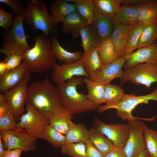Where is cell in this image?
I'll return each mask as SVG.
<instances>
[{"mask_svg":"<svg viewBox=\"0 0 157 157\" xmlns=\"http://www.w3.org/2000/svg\"><path fill=\"white\" fill-rule=\"evenodd\" d=\"M31 78L30 74L17 85L3 93L15 119L19 118L24 113L28 83Z\"/></svg>","mask_w":157,"mask_h":157,"instance_id":"8fae6325","label":"cell"},{"mask_svg":"<svg viewBox=\"0 0 157 157\" xmlns=\"http://www.w3.org/2000/svg\"><path fill=\"white\" fill-rule=\"evenodd\" d=\"M80 36L84 52L88 51L92 47H97L102 41L92 24H88L86 25L81 31Z\"/></svg>","mask_w":157,"mask_h":157,"instance_id":"4316f807","label":"cell"},{"mask_svg":"<svg viewBox=\"0 0 157 157\" xmlns=\"http://www.w3.org/2000/svg\"><path fill=\"white\" fill-rule=\"evenodd\" d=\"M97 48L100 59L104 65L112 62L119 58L115 52L110 37L102 41Z\"/></svg>","mask_w":157,"mask_h":157,"instance_id":"4dcf8cb0","label":"cell"},{"mask_svg":"<svg viewBox=\"0 0 157 157\" xmlns=\"http://www.w3.org/2000/svg\"><path fill=\"white\" fill-rule=\"evenodd\" d=\"M124 57L126 60L125 69L142 63L157 64V41L151 45L138 49Z\"/></svg>","mask_w":157,"mask_h":157,"instance_id":"5bb4252c","label":"cell"},{"mask_svg":"<svg viewBox=\"0 0 157 157\" xmlns=\"http://www.w3.org/2000/svg\"><path fill=\"white\" fill-rule=\"evenodd\" d=\"M85 71L89 78L92 79L101 70L104 65L99 56L97 47H92L83 53L81 58Z\"/></svg>","mask_w":157,"mask_h":157,"instance_id":"ac0fdd59","label":"cell"},{"mask_svg":"<svg viewBox=\"0 0 157 157\" xmlns=\"http://www.w3.org/2000/svg\"><path fill=\"white\" fill-rule=\"evenodd\" d=\"M22 151L18 149H6L4 151L2 157H20Z\"/></svg>","mask_w":157,"mask_h":157,"instance_id":"f6af8a7d","label":"cell"},{"mask_svg":"<svg viewBox=\"0 0 157 157\" xmlns=\"http://www.w3.org/2000/svg\"></svg>","mask_w":157,"mask_h":157,"instance_id":"681fc988","label":"cell"},{"mask_svg":"<svg viewBox=\"0 0 157 157\" xmlns=\"http://www.w3.org/2000/svg\"><path fill=\"white\" fill-rule=\"evenodd\" d=\"M0 137L6 149H18L28 152L37 150L38 138L23 131L16 130L0 132Z\"/></svg>","mask_w":157,"mask_h":157,"instance_id":"30bf717a","label":"cell"},{"mask_svg":"<svg viewBox=\"0 0 157 157\" xmlns=\"http://www.w3.org/2000/svg\"><path fill=\"white\" fill-rule=\"evenodd\" d=\"M120 78L122 84L130 81L149 88L153 83H157V64L144 63L135 65L123 71Z\"/></svg>","mask_w":157,"mask_h":157,"instance_id":"ba28073f","label":"cell"},{"mask_svg":"<svg viewBox=\"0 0 157 157\" xmlns=\"http://www.w3.org/2000/svg\"><path fill=\"white\" fill-rule=\"evenodd\" d=\"M52 70L51 78L57 86L74 77L82 76L89 78L81 59L70 64L61 65L56 64Z\"/></svg>","mask_w":157,"mask_h":157,"instance_id":"4fadbf2b","label":"cell"},{"mask_svg":"<svg viewBox=\"0 0 157 157\" xmlns=\"http://www.w3.org/2000/svg\"><path fill=\"white\" fill-rule=\"evenodd\" d=\"M89 141L92 143L104 156L115 147L109 139L94 128L89 130Z\"/></svg>","mask_w":157,"mask_h":157,"instance_id":"f1b7e54d","label":"cell"},{"mask_svg":"<svg viewBox=\"0 0 157 157\" xmlns=\"http://www.w3.org/2000/svg\"><path fill=\"white\" fill-rule=\"evenodd\" d=\"M94 125L109 139L115 147L123 148L128 138L130 126L127 124H108L97 119H94Z\"/></svg>","mask_w":157,"mask_h":157,"instance_id":"7c38bea8","label":"cell"},{"mask_svg":"<svg viewBox=\"0 0 157 157\" xmlns=\"http://www.w3.org/2000/svg\"><path fill=\"white\" fill-rule=\"evenodd\" d=\"M40 138L46 140L56 148L61 147L66 141L65 135L57 131L50 125L44 130Z\"/></svg>","mask_w":157,"mask_h":157,"instance_id":"d590c367","label":"cell"},{"mask_svg":"<svg viewBox=\"0 0 157 157\" xmlns=\"http://www.w3.org/2000/svg\"><path fill=\"white\" fill-rule=\"evenodd\" d=\"M137 157H150V156L146 149L142 151Z\"/></svg>","mask_w":157,"mask_h":157,"instance_id":"c3c4849f","label":"cell"},{"mask_svg":"<svg viewBox=\"0 0 157 157\" xmlns=\"http://www.w3.org/2000/svg\"><path fill=\"white\" fill-rule=\"evenodd\" d=\"M132 25L114 22V28L110 37L118 58L124 57L129 33Z\"/></svg>","mask_w":157,"mask_h":157,"instance_id":"e0dca14e","label":"cell"},{"mask_svg":"<svg viewBox=\"0 0 157 157\" xmlns=\"http://www.w3.org/2000/svg\"><path fill=\"white\" fill-rule=\"evenodd\" d=\"M25 109L26 112L20 117L19 122L17 123L16 130L40 138L44 130L49 125V118L26 102Z\"/></svg>","mask_w":157,"mask_h":157,"instance_id":"52a82bcc","label":"cell"},{"mask_svg":"<svg viewBox=\"0 0 157 157\" xmlns=\"http://www.w3.org/2000/svg\"><path fill=\"white\" fill-rule=\"evenodd\" d=\"M103 157H126L122 148L115 147L112 150L105 154Z\"/></svg>","mask_w":157,"mask_h":157,"instance_id":"ee69618b","label":"cell"},{"mask_svg":"<svg viewBox=\"0 0 157 157\" xmlns=\"http://www.w3.org/2000/svg\"><path fill=\"white\" fill-rule=\"evenodd\" d=\"M57 60L51 41L43 33L36 35L34 46L26 52L22 62L31 72L39 73L52 69Z\"/></svg>","mask_w":157,"mask_h":157,"instance_id":"3957f363","label":"cell"},{"mask_svg":"<svg viewBox=\"0 0 157 157\" xmlns=\"http://www.w3.org/2000/svg\"><path fill=\"white\" fill-rule=\"evenodd\" d=\"M8 71L6 64L5 62L1 61L0 62V77L4 75Z\"/></svg>","mask_w":157,"mask_h":157,"instance_id":"bcb514c9","label":"cell"},{"mask_svg":"<svg viewBox=\"0 0 157 157\" xmlns=\"http://www.w3.org/2000/svg\"><path fill=\"white\" fill-rule=\"evenodd\" d=\"M23 23L22 15L16 16L10 29L3 34L1 53L6 56L13 54L24 56L31 48L27 40L29 36L26 34Z\"/></svg>","mask_w":157,"mask_h":157,"instance_id":"8992f818","label":"cell"},{"mask_svg":"<svg viewBox=\"0 0 157 157\" xmlns=\"http://www.w3.org/2000/svg\"><path fill=\"white\" fill-rule=\"evenodd\" d=\"M26 102L48 117L62 105L57 88L49 81L47 75L43 80L29 85Z\"/></svg>","mask_w":157,"mask_h":157,"instance_id":"6da1fadb","label":"cell"},{"mask_svg":"<svg viewBox=\"0 0 157 157\" xmlns=\"http://www.w3.org/2000/svg\"><path fill=\"white\" fill-rule=\"evenodd\" d=\"M139 119L128 121L130 126L129 135L122 148L126 157H137L146 146L143 133L145 125Z\"/></svg>","mask_w":157,"mask_h":157,"instance_id":"9c48e42d","label":"cell"},{"mask_svg":"<svg viewBox=\"0 0 157 157\" xmlns=\"http://www.w3.org/2000/svg\"><path fill=\"white\" fill-rule=\"evenodd\" d=\"M92 24L102 41L110 37L114 28V22L113 18L102 15L95 8Z\"/></svg>","mask_w":157,"mask_h":157,"instance_id":"cb8c5ba5","label":"cell"},{"mask_svg":"<svg viewBox=\"0 0 157 157\" xmlns=\"http://www.w3.org/2000/svg\"><path fill=\"white\" fill-rule=\"evenodd\" d=\"M95 8L102 15L113 18L122 0H93Z\"/></svg>","mask_w":157,"mask_h":157,"instance_id":"1f68e13d","label":"cell"},{"mask_svg":"<svg viewBox=\"0 0 157 157\" xmlns=\"http://www.w3.org/2000/svg\"><path fill=\"white\" fill-rule=\"evenodd\" d=\"M51 42L53 52L58 61L63 64L74 63L81 60L83 53L80 52H72L63 47L54 35H52Z\"/></svg>","mask_w":157,"mask_h":157,"instance_id":"44dd1931","label":"cell"},{"mask_svg":"<svg viewBox=\"0 0 157 157\" xmlns=\"http://www.w3.org/2000/svg\"><path fill=\"white\" fill-rule=\"evenodd\" d=\"M76 10L88 24H92L95 7L93 0H74Z\"/></svg>","mask_w":157,"mask_h":157,"instance_id":"d6a6232c","label":"cell"},{"mask_svg":"<svg viewBox=\"0 0 157 157\" xmlns=\"http://www.w3.org/2000/svg\"><path fill=\"white\" fill-rule=\"evenodd\" d=\"M84 80L83 76H75L57 87L61 105L73 115L92 111L98 107L87 94L78 91L77 86L84 83Z\"/></svg>","mask_w":157,"mask_h":157,"instance_id":"7a4b0ae2","label":"cell"},{"mask_svg":"<svg viewBox=\"0 0 157 157\" xmlns=\"http://www.w3.org/2000/svg\"><path fill=\"white\" fill-rule=\"evenodd\" d=\"M4 94H0V132L16 130L17 123Z\"/></svg>","mask_w":157,"mask_h":157,"instance_id":"7402d4cb","label":"cell"},{"mask_svg":"<svg viewBox=\"0 0 157 157\" xmlns=\"http://www.w3.org/2000/svg\"><path fill=\"white\" fill-rule=\"evenodd\" d=\"M24 56L17 54H13L6 56L4 60L6 63L8 70H10L19 67L21 64Z\"/></svg>","mask_w":157,"mask_h":157,"instance_id":"60d3db41","label":"cell"},{"mask_svg":"<svg viewBox=\"0 0 157 157\" xmlns=\"http://www.w3.org/2000/svg\"><path fill=\"white\" fill-rule=\"evenodd\" d=\"M31 72L28 66L22 62L18 67L8 71L0 77V92L3 93L19 84Z\"/></svg>","mask_w":157,"mask_h":157,"instance_id":"2e32d148","label":"cell"},{"mask_svg":"<svg viewBox=\"0 0 157 157\" xmlns=\"http://www.w3.org/2000/svg\"><path fill=\"white\" fill-rule=\"evenodd\" d=\"M151 100L157 101V88L152 93L145 95L136 96L134 94H126L119 101L99 106L97 111L99 113H101L108 110L115 109L116 110L117 114L123 120H127L129 121L139 119L152 121L154 119V117L149 118H139L134 117L132 114V111L138 105L142 104H148Z\"/></svg>","mask_w":157,"mask_h":157,"instance_id":"5b68a950","label":"cell"},{"mask_svg":"<svg viewBox=\"0 0 157 157\" xmlns=\"http://www.w3.org/2000/svg\"><path fill=\"white\" fill-rule=\"evenodd\" d=\"M125 94L123 89L118 85L110 83L104 85V103H116L120 101Z\"/></svg>","mask_w":157,"mask_h":157,"instance_id":"8d00e7d4","label":"cell"},{"mask_svg":"<svg viewBox=\"0 0 157 157\" xmlns=\"http://www.w3.org/2000/svg\"><path fill=\"white\" fill-rule=\"evenodd\" d=\"M61 152L72 157H87L85 143L82 142L65 144L61 147Z\"/></svg>","mask_w":157,"mask_h":157,"instance_id":"f35d334b","label":"cell"},{"mask_svg":"<svg viewBox=\"0 0 157 157\" xmlns=\"http://www.w3.org/2000/svg\"><path fill=\"white\" fill-rule=\"evenodd\" d=\"M12 15L0 7V27L6 31H9L14 22Z\"/></svg>","mask_w":157,"mask_h":157,"instance_id":"ab89813d","label":"cell"},{"mask_svg":"<svg viewBox=\"0 0 157 157\" xmlns=\"http://www.w3.org/2000/svg\"><path fill=\"white\" fill-rule=\"evenodd\" d=\"M87 157H103L102 154L90 141L85 143Z\"/></svg>","mask_w":157,"mask_h":157,"instance_id":"7bdbcfd3","label":"cell"},{"mask_svg":"<svg viewBox=\"0 0 157 157\" xmlns=\"http://www.w3.org/2000/svg\"><path fill=\"white\" fill-rule=\"evenodd\" d=\"M157 41V23L144 25L138 43L137 49L151 45Z\"/></svg>","mask_w":157,"mask_h":157,"instance_id":"e575fe53","label":"cell"},{"mask_svg":"<svg viewBox=\"0 0 157 157\" xmlns=\"http://www.w3.org/2000/svg\"><path fill=\"white\" fill-rule=\"evenodd\" d=\"M126 62L124 57L103 66L101 71L91 80L105 85L113 79L120 78L122 75V68Z\"/></svg>","mask_w":157,"mask_h":157,"instance_id":"9a60e30c","label":"cell"},{"mask_svg":"<svg viewBox=\"0 0 157 157\" xmlns=\"http://www.w3.org/2000/svg\"><path fill=\"white\" fill-rule=\"evenodd\" d=\"M5 149L3 143L0 137V157H2L3 153L5 150Z\"/></svg>","mask_w":157,"mask_h":157,"instance_id":"7dc6e473","label":"cell"},{"mask_svg":"<svg viewBox=\"0 0 157 157\" xmlns=\"http://www.w3.org/2000/svg\"><path fill=\"white\" fill-rule=\"evenodd\" d=\"M144 25L137 21L132 25L129 33L125 50V55L137 49L138 43Z\"/></svg>","mask_w":157,"mask_h":157,"instance_id":"836d02e7","label":"cell"},{"mask_svg":"<svg viewBox=\"0 0 157 157\" xmlns=\"http://www.w3.org/2000/svg\"><path fill=\"white\" fill-rule=\"evenodd\" d=\"M50 17L56 24L63 22L71 13L76 11L75 3L66 0H56L50 5Z\"/></svg>","mask_w":157,"mask_h":157,"instance_id":"d6986e66","label":"cell"},{"mask_svg":"<svg viewBox=\"0 0 157 157\" xmlns=\"http://www.w3.org/2000/svg\"><path fill=\"white\" fill-rule=\"evenodd\" d=\"M84 83L88 90V99L98 107L104 103V85L92 81L89 78H84Z\"/></svg>","mask_w":157,"mask_h":157,"instance_id":"f546056e","label":"cell"},{"mask_svg":"<svg viewBox=\"0 0 157 157\" xmlns=\"http://www.w3.org/2000/svg\"><path fill=\"white\" fill-rule=\"evenodd\" d=\"M62 31L70 34L76 38L80 36L84 27L88 23L87 21L77 12H74L67 16L62 22Z\"/></svg>","mask_w":157,"mask_h":157,"instance_id":"603a6c76","label":"cell"},{"mask_svg":"<svg viewBox=\"0 0 157 157\" xmlns=\"http://www.w3.org/2000/svg\"><path fill=\"white\" fill-rule=\"evenodd\" d=\"M139 6L124 5L121 6L113 18L114 22L132 25L138 21Z\"/></svg>","mask_w":157,"mask_h":157,"instance_id":"d4e9b609","label":"cell"},{"mask_svg":"<svg viewBox=\"0 0 157 157\" xmlns=\"http://www.w3.org/2000/svg\"><path fill=\"white\" fill-rule=\"evenodd\" d=\"M0 3L9 7L16 16L22 15L25 8L18 0H0Z\"/></svg>","mask_w":157,"mask_h":157,"instance_id":"b9f144b4","label":"cell"},{"mask_svg":"<svg viewBox=\"0 0 157 157\" xmlns=\"http://www.w3.org/2000/svg\"><path fill=\"white\" fill-rule=\"evenodd\" d=\"M138 22L144 25L157 22V0H150L139 6Z\"/></svg>","mask_w":157,"mask_h":157,"instance_id":"83f0119b","label":"cell"},{"mask_svg":"<svg viewBox=\"0 0 157 157\" xmlns=\"http://www.w3.org/2000/svg\"><path fill=\"white\" fill-rule=\"evenodd\" d=\"M73 115L61 105L49 117V125L55 129L65 135L68 129L69 121Z\"/></svg>","mask_w":157,"mask_h":157,"instance_id":"ffe728a7","label":"cell"},{"mask_svg":"<svg viewBox=\"0 0 157 157\" xmlns=\"http://www.w3.org/2000/svg\"><path fill=\"white\" fill-rule=\"evenodd\" d=\"M22 16L24 22L33 31L40 30L48 38L49 33H58L56 25L51 19L47 6L40 0L28 1Z\"/></svg>","mask_w":157,"mask_h":157,"instance_id":"277c9868","label":"cell"},{"mask_svg":"<svg viewBox=\"0 0 157 157\" xmlns=\"http://www.w3.org/2000/svg\"><path fill=\"white\" fill-rule=\"evenodd\" d=\"M89 130L81 124H76L70 120L69 122L68 130L65 135V144H69L75 143H86L89 141Z\"/></svg>","mask_w":157,"mask_h":157,"instance_id":"484cf974","label":"cell"},{"mask_svg":"<svg viewBox=\"0 0 157 157\" xmlns=\"http://www.w3.org/2000/svg\"><path fill=\"white\" fill-rule=\"evenodd\" d=\"M146 149L150 157H157V131L145 125L143 130Z\"/></svg>","mask_w":157,"mask_h":157,"instance_id":"74e56055","label":"cell"}]
</instances>
